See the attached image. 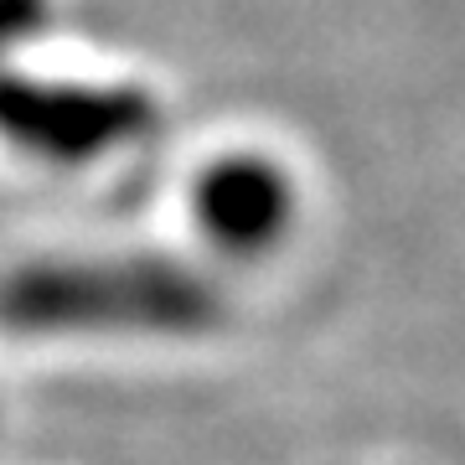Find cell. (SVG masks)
Segmentation results:
<instances>
[{"label": "cell", "instance_id": "6da1fadb", "mask_svg": "<svg viewBox=\"0 0 465 465\" xmlns=\"http://www.w3.org/2000/svg\"><path fill=\"white\" fill-rule=\"evenodd\" d=\"M0 321L21 336L186 341L223 326V295L192 264L155 253L42 259L0 280Z\"/></svg>", "mask_w": 465, "mask_h": 465}, {"label": "cell", "instance_id": "7a4b0ae2", "mask_svg": "<svg viewBox=\"0 0 465 465\" xmlns=\"http://www.w3.org/2000/svg\"><path fill=\"white\" fill-rule=\"evenodd\" d=\"M155 130V104L130 84L0 78V134L47 166H88Z\"/></svg>", "mask_w": 465, "mask_h": 465}, {"label": "cell", "instance_id": "3957f363", "mask_svg": "<svg viewBox=\"0 0 465 465\" xmlns=\"http://www.w3.org/2000/svg\"><path fill=\"white\" fill-rule=\"evenodd\" d=\"M192 223L228 259H264L295 228V182L280 161L238 150L192 182Z\"/></svg>", "mask_w": 465, "mask_h": 465}]
</instances>
